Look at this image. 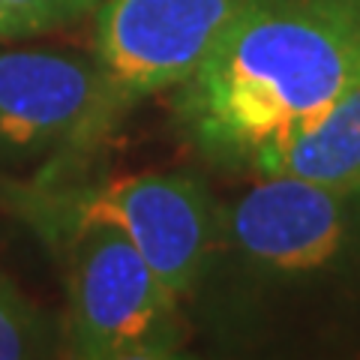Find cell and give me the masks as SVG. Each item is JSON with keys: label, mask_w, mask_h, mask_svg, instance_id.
<instances>
[{"label": "cell", "mask_w": 360, "mask_h": 360, "mask_svg": "<svg viewBox=\"0 0 360 360\" xmlns=\"http://www.w3.org/2000/svg\"><path fill=\"white\" fill-rule=\"evenodd\" d=\"M33 27L21 18L15 9H9L4 0H0V39H13V37H30Z\"/></svg>", "instance_id": "10"}, {"label": "cell", "mask_w": 360, "mask_h": 360, "mask_svg": "<svg viewBox=\"0 0 360 360\" xmlns=\"http://www.w3.org/2000/svg\"><path fill=\"white\" fill-rule=\"evenodd\" d=\"M264 288H300L360 267V186L333 189L267 174L229 207H219L217 246Z\"/></svg>", "instance_id": "4"}, {"label": "cell", "mask_w": 360, "mask_h": 360, "mask_svg": "<svg viewBox=\"0 0 360 360\" xmlns=\"http://www.w3.org/2000/svg\"><path fill=\"white\" fill-rule=\"evenodd\" d=\"M360 84V0H243L174 117L207 162L258 177Z\"/></svg>", "instance_id": "1"}, {"label": "cell", "mask_w": 360, "mask_h": 360, "mask_svg": "<svg viewBox=\"0 0 360 360\" xmlns=\"http://www.w3.org/2000/svg\"><path fill=\"white\" fill-rule=\"evenodd\" d=\"M0 207L45 240L82 222L120 229L156 276L184 297H195L217 246V217L207 184L193 172H148L120 180L4 184Z\"/></svg>", "instance_id": "2"}, {"label": "cell", "mask_w": 360, "mask_h": 360, "mask_svg": "<svg viewBox=\"0 0 360 360\" xmlns=\"http://www.w3.org/2000/svg\"><path fill=\"white\" fill-rule=\"evenodd\" d=\"M243 0H99L96 63L117 120L148 96L180 87L207 58Z\"/></svg>", "instance_id": "6"}, {"label": "cell", "mask_w": 360, "mask_h": 360, "mask_svg": "<svg viewBox=\"0 0 360 360\" xmlns=\"http://www.w3.org/2000/svg\"><path fill=\"white\" fill-rule=\"evenodd\" d=\"M267 174H288L333 189H357L360 186V84L348 90L315 127L297 135L274 160Z\"/></svg>", "instance_id": "7"}, {"label": "cell", "mask_w": 360, "mask_h": 360, "mask_svg": "<svg viewBox=\"0 0 360 360\" xmlns=\"http://www.w3.org/2000/svg\"><path fill=\"white\" fill-rule=\"evenodd\" d=\"M63 262L66 345L82 360H168L189 342L180 297L115 225L82 222L42 240Z\"/></svg>", "instance_id": "3"}, {"label": "cell", "mask_w": 360, "mask_h": 360, "mask_svg": "<svg viewBox=\"0 0 360 360\" xmlns=\"http://www.w3.org/2000/svg\"><path fill=\"white\" fill-rule=\"evenodd\" d=\"M49 352V324L42 312L0 274V360L37 357Z\"/></svg>", "instance_id": "8"}, {"label": "cell", "mask_w": 360, "mask_h": 360, "mask_svg": "<svg viewBox=\"0 0 360 360\" xmlns=\"http://www.w3.org/2000/svg\"><path fill=\"white\" fill-rule=\"evenodd\" d=\"M117 123L96 58L0 51V162L37 168L39 184L72 180Z\"/></svg>", "instance_id": "5"}, {"label": "cell", "mask_w": 360, "mask_h": 360, "mask_svg": "<svg viewBox=\"0 0 360 360\" xmlns=\"http://www.w3.org/2000/svg\"><path fill=\"white\" fill-rule=\"evenodd\" d=\"M4 4L9 9H15L33 27V33H39V30H54L84 18L99 6V0H4Z\"/></svg>", "instance_id": "9"}]
</instances>
